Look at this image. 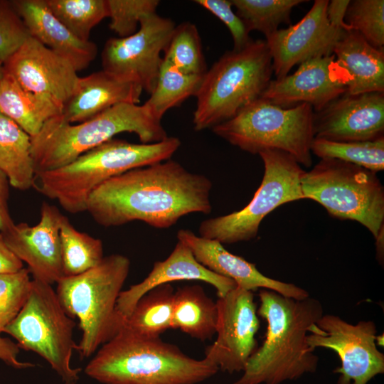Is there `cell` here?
I'll list each match as a JSON object with an SVG mask.
<instances>
[{
  "mask_svg": "<svg viewBox=\"0 0 384 384\" xmlns=\"http://www.w3.org/2000/svg\"><path fill=\"white\" fill-rule=\"evenodd\" d=\"M211 188L206 176L169 159L107 180L90 195L86 211L106 228L139 220L169 228L190 213H210Z\"/></svg>",
  "mask_w": 384,
  "mask_h": 384,
  "instance_id": "cell-1",
  "label": "cell"
},
{
  "mask_svg": "<svg viewBox=\"0 0 384 384\" xmlns=\"http://www.w3.org/2000/svg\"><path fill=\"white\" fill-rule=\"evenodd\" d=\"M257 311L267 324L265 339L234 384H280L316 370L319 358L306 337L323 315L317 299H295L261 289Z\"/></svg>",
  "mask_w": 384,
  "mask_h": 384,
  "instance_id": "cell-2",
  "label": "cell"
},
{
  "mask_svg": "<svg viewBox=\"0 0 384 384\" xmlns=\"http://www.w3.org/2000/svg\"><path fill=\"white\" fill-rule=\"evenodd\" d=\"M218 370L206 358L189 357L160 337L119 329L98 348L85 372L104 384H196Z\"/></svg>",
  "mask_w": 384,
  "mask_h": 384,
  "instance_id": "cell-3",
  "label": "cell"
},
{
  "mask_svg": "<svg viewBox=\"0 0 384 384\" xmlns=\"http://www.w3.org/2000/svg\"><path fill=\"white\" fill-rule=\"evenodd\" d=\"M122 132L134 133L143 144L168 137L161 120L144 103L117 104L76 124L60 114L48 119L37 134L31 137L36 175L65 166Z\"/></svg>",
  "mask_w": 384,
  "mask_h": 384,
  "instance_id": "cell-4",
  "label": "cell"
},
{
  "mask_svg": "<svg viewBox=\"0 0 384 384\" xmlns=\"http://www.w3.org/2000/svg\"><path fill=\"white\" fill-rule=\"evenodd\" d=\"M180 146V139L174 137L151 144L112 138L65 166L36 174V187L68 213L86 211L90 195L102 183L129 170L169 160Z\"/></svg>",
  "mask_w": 384,
  "mask_h": 384,
  "instance_id": "cell-5",
  "label": "cell"
},
{
  "mask_svg": "<svg viewBox=\"0 0 384 384\" xmlns=\"http://www.w3.org/2000/svg\"><path fill=\"white\" fill-rule=\"evenodd\" d=\"M272 61L264 40L225 52L203 75L195 97L194 129H212L262 97L272 80Z\"/></svg>",
  "mask_w": 384,
  "mask_h": 384,
  "instance_id": "cell-6",
  "label": "cell"
},
{
  "mask_svg": "<svg viewBox=\"0 0 384 384\" xmlns=\"http://www.w3.org/2000/svg\"><path fill=\"white\" fill-rule=\"evenodd\" d=\"M129 270L127 257L112 254L87 271L57 282L63 308L79 319L82 336L77 351L82 358L92 356L119 331L116 304Z\"/></svg>",
  "mask_w": 384,
  "mask_h": 384,
  "instance_id": "cell-7",
  "label": "cell"
},
{
  "mask_svg": "<svg viewBox=\"0 0 384 384\" xmlns=\"http://www.w3.org/2000/svg\"><path fill=\"white\" fill-rule=\"evenodd\" d=\"M314 114L313 108L308 104L282 108L260 97L212 130L242 151L259 154L279 150L289 154L299 164L309 167L314 139Z\"/></svg>",
  "mask_w": 384,
  "mask_h": 384,
  "instance_id": "cell-8",
  "label": "cell"
},
{
  "mask_svg": "<svg viewBox=\"0 0 384 384\" xmlns=\"http://www.w3.org/2000/svg\"><path fill=\"white\" fill-rule=\"evenodd\" d=\"M304 198L314 200L328 213L356 220L378 237L383 229L384 188L376 173L334 159H321L302 175Z\"/></svg>",
  "mask_w": 384,
  "mask_h": 384,
  "instance_id": "cell-9",
  "label": "cell"
},
{
  "mask_svg": "<svg viewBox=\"0 0 384 384\" xmlns=\"http://www.w3.org/2000/svg\"><path fill=\"white\" fill-rule=\"evenodd\" d=\"M75 326L52 285L32 279L26 304L4 332L14 337L19 348L44 358L64 384H76L81 368L71 366L73 352L78 349L73 338Z\"/></svg>",
  "mask_w": 384,
  "mask_h": 384,
  "instance_id": "cell-10",
  "label": "cell"
},
{
  "mask_svg": "<svg viewBox=\"0 0 384 384\" xmlns=\"http://www.w3.org/2000/svg\"><path fill=\"white\" fill-rule=\"evenodd\" d=\"M265 167L261 184L242 209L202 221L201 237L221 244L247 241L256 237L264 218L278 206L303 199L300 164L289 154L268 150L259 154Z\"/></svg>",
  "mask_w": 384,
  "mask_h": 384,
  "instance_id": "cell-11",
  "label": "cell"
},
{
  "mask_svg": "<svg viewBox=\"0 0 384 384\" xmlns=\"http://www.w3.org/2000/svg\"><path fill=\"white\" fill-rule=\"evenodd\" d=\"M376 326L372 321L348 323L333 314H323L308 334L309 347L334 351L341 366L337 384H367L378 374L384 373V355L377 348Z\"/></svg>",
  "mask_w": 384,
  "mask_h": 384,
  "instance_id": "cell-12",
  "label": "cell"
},
{
  "mask_svg": "<svg viewBox=\"0 0 384 384\" xmlns=\"http://www.w3.org/2000/svg\"><path fill=\"white\" fill-rule=\"evenodd\" d=\"M175 27L171 19L156 13L143 18L132 35L106 41L101 53L102 70L135 82L151 94L163 61L161 53Z\"/></svg>",
  "mask_w": 384,
  "mask_h": 384,
  "instance_id": "cell-13",
  "label": "cell"
},
{
  "mask_svg": "<svg viewBox=\"0 0 384 384\" xmlns=\"http://www.w3.org/2000/svg\"><path fill=\"white\" fill-rule=\"evenodd\" d=\"M216 340L205 351V358L219 370L243 371L257 348L255 335L260 327L252 291L236 287L216 301Z\"/></svg>",
  "mask_w": 384,
  "mask_h": 384,
  "instance_id": "cell-14",
  "label": "cell"
},
{
  "mask_svg": "<svg viewBox=\"0 0 384 384\" xmlns=\"http://www.w3.org/2000/svg\"><path fill=\"white\" fill-rule=\"evenodd\" d=\"M329 0H315L297 23L278 29L266 37L276 79L310 59L333 54L343 31L333 27L326 16Z\"/></svg>",
  "mask_w": 384,
  "mask_h": 384,
  "instance_id": "cell-15",
  "label": "cell"
},
{
  "mask_svg": "<svg viewBox=\"0 0 384 384\" xmlns=\"http://www.w3.org/2000/svg\"><path fill=\"white\" fill-rule=\"evenodd\" d=\"M348 80L334 54L317 57L299 64L292 75L271 80L261 97L282 108L308 104L316 112L346 93Z\"/></svg>",
  "mask_w": 384,
  "mask_h": 384,
  "instance_id": "cell-16",
  "label": "cell"
},
{
  "mask_svg": "<svg viewBox=\"0 0 384 384\" xmlns=\"http://www.w3.org/2000/svg\"><path fill=\"white\" fill-rule=\"evenodd\" d=\"M3 68L26 90L63 104L75 92L79 79L67 59L30 36L3 62Z\"/></svg>",
  "mask_w": 384,
  "mask_h": 384,
  "instance_id": "cell-17",
  "label": "cell"
},
{
  "mask_svg": "<svg viewBox=\"0 0 384 384\" xmlns=\"http://www.w3.org/2000/svg\"><path fill=\"white\" fill-rule=\"evenodd\" d=\"M314 138L363 142L384 137V92L345 93L314 112Z\"/></svg>",
  "mask_w": 384,
  "mask_h": 384,
  "instance_id": "cell-18",
  "label": "cell"
},
{
  "mask_svg": "<svg viewBox=\"0 0 384 384\" xmlns=\"http://www.w3.org/2000/svg\"><path fill=\"white\" fill-rule=\"evenodd\" d=\"M63 217L55 206L43 202L37 224H14L1 233L8 247L27 264L33 279L51 285L64 277L60 238Z\"/></svg>",
  "mask_w": 384,
  "mask_h": 384,
  "instance_id": "cell-19",
  "label": "cell"
},
{
  "mask_svg": "<svg viewBox=\"0 0 384 384\" xmlns=\"http://www.w3.org/2000/svg\"><path fill=\"white\" fill-rule=\"evenodd\" d=\"M177 238L188 246L199 263L215 274L233 280L239 287L252 292L267 289L295 299L309 297L307 291L294 284L264 275L255 264L228 252L217 240L198 236L187 229L179 230Z\"/></svg>",
  "mask_w": 384,
  "mask_h": 384,
  "instance_id": "cell-20",
  "label": "cell"
},
{
  "mask_svg": "<svg viewBox=\"0 0 384 384\" xmlns=\"http://www.w3.org/2000/svg\"><path fill=\"white\" fill-rule=\"evenodd\" d=\"M180 280H199L210 284L216 289L218 297L237 287L233 280L217 274L199 263L188 246L178 241L166 260L154 262L144 279L120 292L115 309L120 328L146 293L157 286Z\"/></svg>",
  "mask_w": 384,
  "mask_h": 384,
  "instance_id": "cell-21",
  "label": "cell"
},
{
  "mask_svg": "<svg viewBox=\"0 0 384 384\" xmlns=\"http://www.w3.org/2000/svg\"><path fill=\"white\" fill-rule=\"evenodd\" d=\"M30 36L67 59L77 72L87 68L97 54L96 44L75 37L50 11L45 0L11 1Z\"/></svg>",
  "mask_w": 384,
  "mask_h": 384,
  "instance_id": "cell-22",
  "label": "cell"
},
{
  "mask_svg": "<svg viewBox=\"0 0 384 384\" xmlns=\"http://www.w3.org/2000/svg\"><path fill=\"white\" fill-rule=\"evenodd\" d=\"M143 90L135 82L104 70L80 78L71 97L63 104L62 116L80 123L120 103L138 104Z\"/></svg>",
  "mask_w": 384,
  "mask_h": 384,
  "instance_id": "cell-23",
  "label": "cell"
},
{
  "mask_svg": "<svg viewBox=\"0 0 384 384\" xmlns=\"http://www.w3.org/2000/svg\"><path fill=\"white\" fill-rule=\"evenodd\" d=\"M333 54L348 76L347 94L384 92V49L373 47L350 30L343 31Z\"/></svg>",
  "mask_w": 384,
  "mask_h": 384,
  "instance_id": "cell-24",
  "label": "cell"
},
{
  "mask_svg": "<svg viewBox=\"0 0 384 384\" xmlns=\"http://www.w3.org/2000/svg\"><path fill=\"white\" fill-rule=\"evenodd\" d=\"M63 104L49 96L29 92L4 72L0 78V113L31 137L50 119L62 114Z\"/></svg>",
  "mask_w": 384,
  "mask_h": 384,
  "instance_id": "cell-25",
  "label": "cell"
},
{
  "mask_svg": "<svg viewBox=\"0 0 384 384\" xmlns=\"http://www.w3.org/2000/svg\"><path fill=\"white\" fill-rule=\"evenodd\" d=\"M216 302L198 284L185 286L174 292L171 329L205 341L216 333Z\"/></svg>",
  "mask_w": 384,
  "mask_h": 384,
  "instance_id": "cell-26",
  "label": "cell"
},
{
  "mask_svg": "<svg viewBox=\"0 0 384 384\" xmlns=\"http://www.w3.org/2000/svg\"><path fill=\"white\" fill-rule=\"evenodd\" d=\"M0 170L9 183L26 191L35 186L36 172L31 155V136L8 117L0 113Z\"/></svg>",
  "mask_w": 384,
  "mask_h": 384,
  "instance_id": "cell-27",
  "label": "cell"
},
{
  "mask_svg": "<svg viewBox=\"0 0 384 384\" xmlns=\"http://www.w3.org/2000/svg\"><path fill=\"white\" fill-rule=\"evenodd\" d=\"M174 292L170 283L149 291L139 299L120 329L140 336L159 337L171 329Z\"/></svg>",
  "mask_w": 384,
  "mask_h": 384,
  "instance_id": "cell-28",
  "label": "cell"
},
{
  "mask_svg": "<svg viewBox=\"0 0 384 384\" xmlns=\"http://www.w3.org/2000/svg\"><path fill=\"white\" fill-rule=\"evenodd\" d=\"M203 76L184 73L163 58L155 87L144 104L161 121L169 110L196 95Z\"/></svg>",
  "mask_w": 384,
  "mask_h": 384,
  "instance_id": "cell-29",
  "label": "cell"
},
{
  "mask_svg": "<svg viewBox=\"0 0 384 384\" xmlns=\"http://www.w3.org/2000/svg\"><path fill=\"white\" fill-rule=\"evenodd\" d=\"M60 238L64 277L80 274L95 267L104 257L102 240L78 230L65 215Z\"/></svg>",
  "mask_w": 384,
  "mask_h": 384,
  "instance_id": "cell-30",
  "label": "cell"
},
{
  "mask_svg": "<svg viewBox=\"0 0 384 384\" xmlns=\"http://www.w3.org/2000/svg\"><path fill=\"white\" fill-rule=\"evenodd\" d=\"M311 151L321 159H334L375 173L384 169V137L363 142H334L314 138Z\"/></svg>",
  "mask_w": 384,
  "mask_h": 384,
  "instance_id": "cell-31",
  "label": "cell"
},
{
  "mask_svg": "<svg viewBox=\"0 0 384 384\" xmlns=\"http://www.w3.org/2000/svg\"><path fill=\"white\" fill-rule=\"evenodd\" d=\"M230 1L247 31H258L265 37L278 30L281 23L289 24L293 8L306 2V0Z\"/></svg>",
  "mask_w": 384,
  "mask_h": 384,
  "instance_id": "cell-32",
  "label": "cell"
},
{
  "mask_svg": "<svg viewBox=\"0 0 384 384\" xmlns=\"http://www.w3.org/2000/svg\"><path fill=\"white\" fill-rule=\"evenodd\" d=\"M52 14L78 39L89 41L91 30L106 17V0H45Z\"/></svg>",
  "mask_w": 384,
  "mask_h": 384,
  "instance_id": "cell-33",
  "label": "cell"
},
{
  "mask_svg": "<svg viewBox=\"0 0 384 384\" xmlns=\"http://www.w3.org/2000/svg\"><path fill=\"white\" fill-rule=\"evenodd\" d=\"M164 53V59L184 73L203 75L208 70L198 28L189 21L176 26Z\"/></svg>",
  "mask_w": 384,
  "mask_h": 384,
  "instance_id": "cell-34",
  "label": "cell"
},
{
  "mask_svg": "<svg viewBox=\"0 0 384 384\" xmlns=\"http://www.w3.org/2000/svg\"><path fill=\"white\" fill-rule=\"evenodd\" d=\"M345 22L373 47L383 49L384 1L353 0L348 6Z\"/></svg>",
  "mask_w": 384,
  "mask_h": 384,
  "instance_id": "cell-35",
  "label": "cell"
},
{
  "mask_svg": "<svg viewBox=\"0 0 384 384\" xmlns=\"http://www.w3.org/2000/svg\"><path fill=\"white\" fill-rule=\"evenodd\" d=\"M31 282L28 268L0 274V334L23 307L29 296Z\"/></svg>",
  "mask_w": 384,
  "mask_h": 384,
  "instance_id": "cell-36",
  "label": "cell"
},
{
  "mask_svg": "<svg viewBox=\"0 0 384 384\" xmlns=\"http://www.w3.org/2000/svg\"><path fill=\"white\" fill-rule=\"evenodd\" d=\"M110 28L119 38L134 33L141 20L156 14L157 0H106Z\"/></svg>",
  "mask_w": 384,
  "mask_h": 384,
  "instance_id": "cell-37",
  "label": "cell"
},
{
  "mask_svg": "<svg viewBox=\"0 0 384 384\" xmlns=\"http://www.w3.org/2000/svg\"><path fill=\"white\" fill-rule=\"evenodd\" d=\"M29 36L11 1L0 0V60L4 62Z\"/></svg>",
  "mask_w": 384,
  "mask_h": 384,
  "instance_id": "cell-38",
  "label": "cell"
},
{
  "mask_svg": "<svg viewBox=\"0 0 384 384\" xmlns=\"http://www.w3.org/2000/svg\"><path fill=\"white\" fill-rule=\"evenodd\" d=\"M197 4L218 18L228 28L233 41V50H240L252 40L245 23L232 9L228 0H196Z\"/></svg>",
  "mask_w": 384,
  "mask_h": 384,
  "instance_id": "cell-39",
  "label": "cell"
},
{
  "mask_svg": "<svg viewBox=\"0 0 384 384\" xmlns=\"http://www.w3.org/2000/svg\"><path fill=\"white\" fill-rule=\"evenodd\" d=\"M10 186L8 178L0 170V233L7 231L15 224L9 207Z\"/></svg>",
  "mask_w": 384,
  "mask_h": 384,
  "instance_id": "cell-40",
  "label": "cell"
},
{
  "mask_svg": "<svg viewBox=\"0 0 384 384\" xmlns=\"http://www.w3.org/2000/svg\"><path fill=\"white\" fill-rule=\"evenodd\" d=\"M18 353L19 347L17 343L0 335V359L1 361L17 369H24L34 366L32 363L18 361Z\"/></svg>",
  "mask_w": 384,
  "mask_h": 384,
  "instance_id": "cell-41",
  "label": "cell"
},
{
  "mask_svg": "<svg viewBox=\"0 0 384 384\" xmlns=\"http://www.w3.org/2000/svg\"><path fill=\"white\" fill-rule=\"evenodd\" d=\"M349 2V0L329 1L326 7V16L329 23L333 27L343 31L351 30L345 22V16Z\"/></svg>",
  "mask_w": 384,
  "mask_h": 384,
  "instance_id": "cell-42",
  "label": "cell"
},
{
  "mask_svg": "<svg viewBox=\"0 0 384 384\" xmlns=\"http://www.w3.org/2000/svg\"><path fill=\"white\" fill-rule=\"evenodd\" d=\"M23 268V262L8 247L0 233V274L16 272Z\"/></svg>",
  "mask_w": 384,
  "mask_h": 384,
  "instance_id": "cell-43",
  "label": "cell"
},
{
  "mask_svg": "<svg viewBox=\"0 0 384 384\" xmlns=\"http://www.w3.org/2000/svg\"><path fill=\"white\" fill-rule=\"evenodd\" d=\"M376 240V252H377V258L378 261L381 263L383 262V229L380 232L378 237L375 238Z\"/></svg>",
  "mask_w": 384,
  "mask_h": 384,
  "instance_id": "cell-44",
  "label": "cell"
},
{
  "mask_svg": "<svg viewBox=\"0 0 384 384\" xmlns=\"http://www.w3.org/2000/svg\"><path fill=\"white\" fill-rule=\"evenodd\" d=\"M4 74V68H3V63L0 60V78Z\"/></svg>",
  "mask_w": 384,
  "mask_h": 384,
  "instance_id": "cell-45",
  "label": "cell"
}]
</instances>
